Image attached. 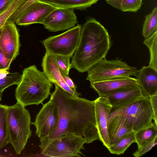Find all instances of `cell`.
Listing matches in <instances>:
<instances>
[{
    "instance_id": "cell-1",
    "label": "cell",
    "mask_w": 157,
    "mask_h": 157,
    "mask_svg": "<svg viewBox=\"0 0 157 157\" xmlns=\"http://www.w3.org/2000/svg\"><path fill=\"white\" fill-rule=\"evenodd\" d=\"M50 99L58 108L59 118L57 126L48 137L54 139L68 134L80 135L86 144L98 140L95 113L94 101L74 97L57 85Z\"/></svg>"
},
{
    "instance_id": "cell-2",
    "label": "cell",
    "mask_w": 157,
    "mask_h": 157,
    "mask_svg": "<svg viewBox=\"0 0 157 157\" xmlns=\"http://www.w3.org/2000/svg\"><path fill=\"white\" fill-rule=\"evenodd\" d=\"M110 47L106 29L95 19L89 18L82 26L79 43L72 57L71 68L80 73L87 71L105 58Z\"/></svg>"
},
{
    "instance_id": "cell-3",
    "label": "cell",
    "mask_w": 157,
    "mask_h": 157,
    "mask_svg": "<svg viewBox=\"0 0 157 157\" xmlns=\"http://www.w3.org/2000/svg\"><path fill=\"white\" fill-rule=\"evenodd\" d=\"M52 84L43 72L35 65L30 66L23 71L15 90L17 102L26 106L42 104L51 94Z\"/></svg>"
},
{
    "instance_id": "cell-4",
    "label": "cell",
    "mask_w": 157,
    "mask_h": 157,
    "mask_svg": "<svg viewBox=\"0 0 157 157\" xmlns=\"http://www.w3.org/2000/svg\"><path fill=\"white\" fill-rule=\"evenodd\" d=\"M7 122L9 143L17 154H20L32 134L30 114L25 106L17 102L8 106Z\"/></svg>"
},
{
    "instance_id": "cell-5",
    "label": "cell",
    "mask_w": 157,
    "mask_h": 157,
    "mask_svg": "<svg viewBox=\"0 0 157 157\" xmlns=\"http://www.w3.org/2000/svg\"><path fill=\"white\" fill-rule=\"evenodd\" d=\"M109 115L121 117L135 133L153 123V114L150 99L144 96L124 106L112 108Z\"/></svg>"
},
{
    "instance_id": "cell-6",
    "label": "cell",
    "mask_w": 157,
    "mask_h": 157,
    "mask_svg": "<svg viewBox=\"0 0 157 157\" xmlns=\"http://www.w3.org/2000/svg\"><path fill=\"white\" fill-rule=\"evenodd\" d=\"M41 154L50 157H80L84 149L86 139L82 136L72 134H65L54 139L40 138Z\"/></svg>"
},
{
    "instance_id": "cell-7",
    "label": "cell",
    "mask_w": 157,
    "mask_h": 157,
    "mask_svg": "<svg viewBox=\"0 0 157 157\" xmlns=\"http://www.w3.org/2000/svg\"><path fill=\"white\" fill-rule=\"evenodd\" d=\"M138 71L136 67L129 66L121 60L104 58L87 71L86 80L93 83L117 78L136 77Z\"/></svg>"
},
{
    "instance_id": "cell-8",
    "label": "cell",
    "mask_w": 157,
    "mask_h": 157,
    "mask_svg": "<svg viewBox=\"0 0 157 157\" xmlns=\"http://www.w3.org/2000/svg\"><path fill=\"white\" fill-rule=\"evenodd\" d=\"M82 26L78 24L61 34L51 36L40 42L48 53L71 58L79 43Z\"/></svg>"
},
{
    "instance_id": "cell-9",
    "label": "cell",
    "mask_w": 157,
    "mask_h": 157,
    "mask_svg": "<svg viewBox=\"0 0 157 157\" xmlns=\"http://www.w3.org/2000/svg\"><path fill=\"white\" fill-rule=\"evenodd\" d=\"M59 111L51 100L44 104L31 123L36 127V134L40 138L49 137L56 128L59 121Z\"/></svg>"
},
{
    "instance_id": "cell-10",
    "label": "cell",
    "mask_w": 157,
    "mask_h": 157,
    "mask_svg": "<svg viewBox=\"0 0 157 157\" xmlns=\"http://www.w3.org/2000/svg\"><path fill=\"white\" fill-rule=\"evenodd\" d=\"M74 9L57 7L45 19L43 24L49 32H56L68 30L78 23Z\"/></svg>"
},
{
    "instance_id": "cell-11",
    "label": "cell",
    "mask_w": 157,
    "mask_h": 157,
    "mask_svg": "<svg viewBox=\"0 0 157 157\" xmlns=\"http://www.w3.org/2000/svg\"><path fill=\"white\" fill-rule=\"evenodd\" d=\"M15 23L7 21L2 28L0 48L5 56L12 61L19 54L20 35Z\"/></svg>"
},
{
    "instance_id": "cell-12",
    "label": "cell",
    "mask_w": 157,
    "mask_h": 157,
    "mask_svg": "<svg viewBox=\"0 0 157 157\" xmlns=\"http://www.w3.org/2000/svg\"><path fill=\"white\" fill-rule=\"evenodd\" d=\"M57 8L51 4L38 0L20 13L15 23L18 25L21 26L34 23L43 24L46 17Z\"/></svg>"
},
{
    "instance_id": "cell-13",
    "label": "cell",
    "mask_w": 157,
    "mask_h": 157,
    "mask_svg": "<svg viewBox=\"0 0 157 157\" xmlns=\"http://www.w3.org/2000/svg\"><path fill=\"white\" fill-rule=\"evenodd\" d=\"M94 101L95 117L100 140L108 148L109 147L107 132L108 117L112 107L106 97H99Z\"/></svg>"
},
{
    "instance_id": "cell-14",
    "label": "cell",
    "mask_w": 157,
    "mask_h": 157,
    "mask_svg": "<svg viewBox=\"0 0 157 157\" xmlns=\"http://www.w3.org/2000/svg\"><path fill=\"white\" fill-rule=\"evenodd\" d=\"M43 72L52 83L57 85L65 91L74 97L81 95L72 90L64 81L57 66L54 56L46 51L42 62Z\"/></svg>"
},
{
    "instance_id": "cell-15",
    "label": "cell",
    "mask_w": 157,
    "mask_h": 157,
    "mask_svg": "<svg viewBox=\"0 0 157 157\" xmlns=\"http://www.w3.org/2000/svg\"><path fill=\"white\" fill-rule=\"evenodd\" d=\"M90 84L99 97H104L119 90L138 85L136 78L130 77L115 78Z\"/></svg>"
},
{
    "instance_id": "cell-16",
    "label": "cell",
    "mask_w": 157,
    "mask_h": 157,
    "mask_svg": "<svg viewBox=\"0 0 157 157\" xmlns=\"http://www.w3.org/2000/svg\"><path fill=\"white\" fill-rule=\"evenodd\" d=\"M144 96L138 85L114 91L105 97L108 99L112 108H116L124 106Z\"/></svg>"
},
{
    "instance_id": "cell-17",
    "label": "cell",
    "mask_w": 157,
    "mask_h": 157,
    "mask_svg": "<svg viewBox=\"0 0 157 157\" xmlns=\"http://www.w3.org/2000/svg\"><path fill=\"white\" fill-rule=\"evenodd\" d=\"M136 77L144 96L149 98L157 95V71L148 66H143Z\"/></svg>"
},
{
    "instance_id": "cell-18",
    "label": "cell",
    "mask_w": 157,
    "mask_h": 157,
    "mask_svg": "<svg viewBox=\"0 0 157 157\" xmlns=\"http://www.w3.org/2000/svg\"><path fill=\"white\" fill-rule=\"evenodd\" d=\"M133 131L121 117L117 115H109L107 132L109 147L114 144L124 135Z\"/></svg>"
},
{
    "instance_id": "cell-19",
    "label": "cell",
    "mask_w": 157,
    "mask_h": 157,
    "mask_svg": "<svg viewBox=\"0 0 157 157\" xmlns=\"http://www.w3.org/2000/svg\"><path fill=\"white\" fill-rule=\"evenodd\" d=\"M57 7L83 10L96 3L98 0H39Z\"/></svg>"
},
{
    "instance_id": "cell-20",
    "label": "cell",
    "mask_w": 157,
    "mask_h": 157,
    "mask_svg": "<svg viewBox=\"0 0 157 157\" xmlns=\"http://www.w3.org/2000/svg\"><path fill=\"white\" fill-rule=\"evenodd\" d=\"M157 137V125L154 122L150 126L142 129L135 133L136 143L138 149L151 142Z\"/></svg>"
},
{
    "instance_id": "cell-21",
    "label": "cell",
    "mask_w": 157,
    "mask_h": 157,
    "mask_svg": "<svg viewBox=\"0 0 157 157\" xmlns=\"http://www.w3.org/2000/svg\"><path fill=\"white\" fill-rule=\"evenodd\" d=\"M135 133L132 131L124 135L107 148L108 150L112 154L118 155L123 154L132 143H136Z\"/></svg>"
},
{
    "instance_id": "cell-22",
    "label": "cell",
    "mask_w": 157,
    "mask_h": 157,
    "mask_svg": "<svg viewBox=\"0 0 157 157\" xmlns=\"http://www.w3.org/2000/svg\"><path fill=\"white\" fill-rule=\"evenodd\" d=\"M8 106L0 104V151L9 143L7 114Z\"/></svg>"
},
{
    "instance_id": "cell-23",
    "label": "cell",
    "mask_w": 157,
    "mask_h": 157,
    "mask_svg": "<svg viewBox=\"0 0 157 157\" xmlns=\"http://www.w3.org/2000/svg\"><path fill=\"white\" fill-rule=\"evenodd\" d=\"M157 7L146 16L142 32L145 39L148 38L157 32Z\"/></svg>"
},
{
    "instance_id": "cell-24",
    "label": "cell",
    "mask_w": 157,
    "mask_h": 157,
    "mask_svg": "<svg viewBox=\"0 0 157 157\" xmlns=\"http://www.w3.org/2000/svg\"><path fill=\"white\" fill-rule=\"evenodd\" d=\"M21 75L18 72H9V70H0V92L13 85H17Z\"/></svg>"
},
{
    "instance_id": "cell-25",
    "label": "cell",
    "mask_w": 157,
    "mask_h": 157,
    "mask_svg": "<svg viewBox=\"0 0 157 157\" xmlns=\"http://www.w3.org/2000/svg\"><path fill=\"white\" fill-rule=\"evenodd\" d=\"M143 43L148 48L150 52L148 66L157 71V32L148 38L145 39Z\"/></svg>"
},
{
    "instance_id": "cell-26",
    "label": "cell",
    "mask_w": 157,
    "mask_h": 157,
    "mask_svg": "<svg viewBox=\"0 0 157 157\" xmlns=\"http://www.w3.org/2000/svg\"><path fill=\"white\" fill-rule=\"evenodd\" d=\"M143 0H121L112 6L121 11L136 12L140 8Z\"/></svg>"
},
{
    "instance_id": "cell-27",
    "label": "cell",
    "mask_w": 157,
    "mask_h": 157,
    "mask_svg": "<svg viewBox=\"0 0 157 157\" xmlns=\"http://www.w3.org/2000/svg\"><path fill=\"white\" fill-rule=\"evenodd\" d=\"M27 0H14L9 6L0 14V29L14 12Z\"/></svg>"
},
{
    "instance_id": "cell-28",
    "label": "cell",
    "mask_w": 157,
    "mask_h": 157,
    "mask_svg": "<svg viewBox=\"0 0 157 157\" xmlns=\"http://www.w3.org/2000/svg\"><path fill=\"white\" fill-rule=\"evenodd\" d=\"M54 56L61 74L66 76H69V73L71 68V63L70 62L71 57L62 55Z\"/></svg>"
},
{
    "instance_id": "cell-29",
    "label": "cell",
    "mask_w": 157,
    "mask_h": 157,
    "mask_svg": "<svg viewBox=\"0 0 157 157\" xmlns=\"http://www.w3.org/2000/svg\"><path fill=\"white\" fill-rule=\"evenodd\" d=\"M157 144V137L151 142L143 147L140 149H138L133 153V155L135 157L141 156L151 150Z\"/></svg>"
},
{
    "instance_id": "cell-30",
    "label": "cell",
    "mask_w": 157,
    "mask_h": 157,
    "mask_svg": "<svg viewBox=\"0 0 157 157\" xmlns=\"http://www.w3.org/2000/svg\"><path fill=\"white\" fill-rule=\"evenodd\" d=\"M37 0H27L25 3L20 7L14 12L8 20L11 21L15 23L20 13L28 7Z\"/></svg>"
},
{
    "instance_id": "cell-31",
    "label": "cell",
    "mask_w": 157,
    "mask_h": 157,
    "mask_svg": "<svg viewBox=\"0 0 157 157\" xmlns=\"http://www.w3.org/2000/svg\"><path fill=\"white\" fill-rule=\"evenodd\" d=\"M12 62L5 56L0 48V70H9Z\"/></svg>"
},
{
    "instance_id": "cell-32",
    "label": "cell",
    "mask_w": 157,
    "mask_h": 157,
    "mask_svg": "<svg viewBox=\"0 0 157 157\" xmlns=\"http://www.w3.org/2000/svg\"><path fill=\"white\" fill-rule=\"evenodd\" d=\"M149 98L153 112L154 122L157 125V95L151 96Z\"/></svg>"
},
{
    "instance_id": "cell-33",
    "label": "cell",
    "mask_w": 157,
    "mask_h": 157,
    "mask_svg": "<svg viewBox=\"0 0 157 157\" xmlns=\"http://www.w3.org/2000/svg\"><path fill=\"white\" fill-rule=\"evenodd\" d=\"M61 74L64 81L69 87L74 92L78 93L76 91V88L77 87L74 83L72 80L69 76H66L62 74Z\"/></svg>"
},
{
    "instance_id": "cell-34",
    "label": "cell",
    "mask_w": 157,
    "mask_h": 157,
    "mask_svg": "<svg viewBox=\"0 0 157 157\" xmlns=\"http://www.w3.org/2000/svg\"><path fill=\"white\" fill-rule=\"evenodd\" d=\"M14 0H0V14L5 10Z\"/></svg>"
},
{
    "instance_id": "cell-35",
    "label": "cell",
    "mask_w": 157,
    "mask_h": 157,
    "mask_svg": "<svg viewBox=\"0 0 157 157\" xmlns=\"http://www.w3.org/2000/svg\"><path fill=\"white\" fill-rule=\"evenodd\" d=\"M107 3L112 6L113 4L117 3L121 0H105Z\"/></svg>"
},
{
    "instance_id": "cell-36",
    "label": "cell",
    "mask_w": 157,
    "mask_h": 157,
    "mask_svg": "<svg viewBox=\"0 0 157 157\" xmlns=\"http://www.w3.org/2000/svg\"><path fill=\"white\" fill-rule=\"evenodd\" d=\"M2 92H0V101L1 100L2 96Z\"/></svg>"
},
{
    "instance_id": "cell-37",
    "label": "cell",
    "mask_w": 157,
    "mask_h": 157,
    "mask_svg": "<svg viewBox=\"0 0 157 157\" xmlns=\"http://www.w3.org/2000/svg\"><path fill=\"white\" fill-rule=\"evenodd\" d=\"M1 29H2V28L1 29H0V34H1Z\"/></svg>"
}]
</instances>
